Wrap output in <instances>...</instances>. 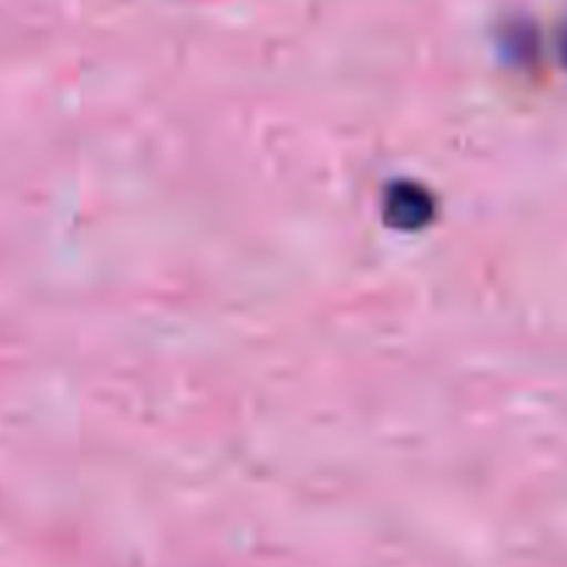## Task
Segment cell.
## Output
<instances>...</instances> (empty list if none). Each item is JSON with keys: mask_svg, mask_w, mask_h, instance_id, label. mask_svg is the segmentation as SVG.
Listing matches in <instances>:
<instances>
[{"mask_svg": "<svg viewBox=\"0 0 567 567\" xmlns=\"http://www.w3.org/2000/svg\"><path fill=\"white\" fill-rule=\"evenodd\" d=\"M385 214L399 227H419L432 216L430 194L421 192L413 183H402L391 192L385 203Z\"/></svg>", "mask_w": 567, "mask_h": 567, "instance_id": "cell-1", "label": "cell"}, {"mask_svg": "<svg viewBox=\"0 0 567 567\" xmlns=\"http://www.w3.org/2000/svg\"><path fill=\"white\" fill-rule=\"evenodd\" d=\"M563 55H565V61H567V31H565V37H563Z\"/></svg>", "mask_w": 567, "mask_h": 567, "instance_id": "cell-2", "label": "cell"}]
</instances>
